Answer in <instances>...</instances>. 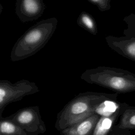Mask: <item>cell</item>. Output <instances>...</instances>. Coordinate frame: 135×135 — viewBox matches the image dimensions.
I'll use <instances>...</instances> for the list:
<instances>
[{"label":"cell","instance_id":"1","mask_svg":"<svg viewBox=\"0 0 135 135\" xmlns=\"http://www.w3.org/2000/svg\"><path fill=\"white\" fill-rule=\"evenodd\" d=\"M118 97L117 93H80L66 103L57 114L55 127L61 131L95 114L98 107L104 101L117 100Z\"/></svg>","mask_w":135,"mask_h":135},{"label":"cell","instance_id":"2","mask_svg":"<svg viewBox=\"0 0 135 135\" xmlns=\"http://www.w3.org/2000/svg\"><path fill=\"white\" fill-rule=\"evenodd\" d=\"M58 21L55 17L42 20L27 29L16 41L10 55L13 62L29 57L41 50L53 36Z\"/></svg>","mask_w":135,"mask_h":135},{"label":"cell","instance_id":"3","mask_svg":"<svg viewBox=\"0 0 135 135\" xmlns=\"http://www.w3.org/2000/svg\"><path fill=\"white\" fill-rule=\"evenodd\" d=\"M80 78L89 84L98 85L118 94L135 91V74L122 69L98 66L85 70Z\"/></svg>","mask_w":135,"mask_h":135},{"label":"cell","instance_id":"4","mask_svg":"<svg viewBox=\"0 0 135 135\" xmlns=\"http://www.w3.org/2000/svg\"><path fill=\"white\" fill-rule=\"evenodd\" d=\"M40 91L34 82L22 79L15 83L0 79V119L5 108L9 103L21 100L25 97Z\"/></svg>","mask_w":135,"mask_h":135},{"label":"cell","instance_id":"5","mask_svg":"<svg viewBox=\"0 0 135 135\" xmlns=\"http://www.w3.org/2000/svg\"><path fill=\"white\" fill-rule=\"evenodd\" d=\"M123 21L127 25L124 35L116 37L109 35L105 41L110 48L122 56L135 62V15L126 16Z\"/></svg>","mask_w":135,"mask_h":135},{"label":"cell","instance_id":"6","mask_svg":"<svg viewBox=\"0 0 135 135\" xmlns=\"http://www.w3.org/2000/svg\"><path fill=\"white\" fill-rule=\"evenodd\" d=\"M20 126L30 135H38L46 131L38 106H30L20 109L6 117Z\"/></svg>","mask_w":135,"mask_h":135},{"label":"cell","instance_id":"7","mask_svg":"<svg viewBox=\"0 0 135 135\" xmlns=\"http://www.w3.org/2000/svg\"><path fill=\"white\" fill-rule=\"evenodd\" d=\"M46 5L43 0H17L15 12L22 23L34 21L43 14Z\"/></svg>","mask_w":135,"mask_h":135},{"label":"cell","instance_id":"8","mask_svg":"<svg viewBox=\"0 0 135 135\" xmlns=\"http://www.w3.org/2000/svg\"><path fill=\"white\" fill-rule=\"evenodd\" d=\"M100 116L94 114L60 132L61 135H92Z\"/></svg>","mask_w":135,"mask_h":135},{"label":"cell","instance_id":"9","mask_svg":"<svg viewBox=\"0 0 135 135\" xmlns=\"http://www.w3.org/2000/svg\"><path fill=\"white\" fill-rule=\"evenodd\" d=\"M121 114V103L119 108L108 116H100L95 127L92 135H107L114 128L117 120Z\"/></svg>","mask_w":135,"mask_h":135},{"label":"cell","instance_id":"10","mask_svg":"<svg viewBox=\"0 0 135 135\" xmlns=\"http://www.w3.org/2000/svg\"><path fill=\"white\" fill-rule=\"evenodd\" d=\"M117 127L124 130L135 129V106L121 103V114Z\"/></svg>","mask_w":135,"mask_h":135},{"label":"cell","instance_id":"11","mask_svg":"<svg viewBox=\"0 0 135 135\" xmlns=\"http://www.w3.org/2000/svg\"><path fill=\"white\" fill-rule=\"evenodd\" d=\"M0 135H30L9 119H0Z\"/></svg>","mask_w":135,"mask_h":135},{"label":"cell","instance_id":"12","mask_svg":"<svg viewBox=\"0 0 135 135\" xmlns=\"http://www.w3.org/2000/svg\"><path fill=\"white\" fill-rule=\"evenodd\" d=\"M77 24L91 34L96 35L98 33L97 25L93 17L86 12H82L79 15Z\"/></svg>","mask_w":135,"mask_h":135},{"label":"cell","instance_id":"13","mask_svg":"<svg viewBox=\"0 0 135 135\" xmlns=\"http://www.w3.org/2000/svg\"><path fill=\"white\" fill-rule=\"evenodd\" d=\"M88 1L96 5L98 9L102 12L107 11L111 8V0H88Z\"/></svg>","mask_w":135,"mask_h":135},{"label":"cell","instance_id":"14","mask_svg":"<svg viewBox=\"0 0 135 135\" xmlns=\"http://www.w3.org/2000/svg\"><path fill=\"white\" fill-rule=\"evenodd\" d=\"M107 135H131V132L128 130L120 129L115 124L113 130Z\"/></svg>","mask_w":135,"mask_h":135},{"label":"cell","instance_id":"15","mask_svg":"<svg viewBox=\"0 0 135 135\" xmlns=\"http://www.w3.org/2000/svg\"><path fill=\"white\" fill-rule=\"evenodd\" d=\"M3 10V6L2 4L0 3V15L2 14Z\"/></svg>","mask_w":135,"mask_h":135}]
</instances>
